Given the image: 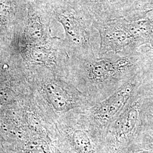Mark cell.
<instances>
[{"mask_svg": "<svg viewBox=\"0 0 153 153\" xmlns=\"http://www.w3.org/2000/svg\"><path fill=\"white\" fill-rule=\"evenodd\" d=\"M149 59L140 51L131 55L108 53L98 57L72 59L70 82L92 105L107 98L144 71Z\"/></svg>", "mask_w": 153, "mask_h": 153, "instance_id": "1", "label": "cell"}, {"mask_svg": "<svg viewBox=\"0 0 153 153\" xmlns=\"http://www.w3.org/2000/svg\"><path fill=\"white\" fill-rule=\"evenodd\" d=\"M85 109L70 112V125L53 141L61 153H107L103 136L91 123Z\"/></svg>", "mask_w": 153, "mask_h": 153, "instance_id": "2", "label": "cell"}, {"mask_svg": "<svg viewBox=\"0 0 153 153\" xmlns=\"http://www.w3.org/2000/svg\"><path fill=\"white\" fill-rule=\"evenodd\" d=\"M144 99L145 89L142 84L105 131L103 138L107 153H116L128 145L140 134Z\"/></svg>", "mask_w": 153, "mask_h": 153, "instance_id": "3", "label": "cell"}, {"mask_svg": "<svg viewBox=\"0 0 153 153\" xmlns=\"http://www.w3.org/2000/svg\"><path fill=\"white\" fill-rule=\"evenodd\" d=\"M145 70L133 77L107 98L85 109L88 119L103 136L142 85Z\"/></svg>", "mask_w": 153, "mask_h": 153, "instance_id": "4", "label": "cell"}, {"mask_svg": "<svg viewBox=\"0 0 153 153\" xmlns=\"http://www.w3.org/2000/svg\"><path fill=\"white\" fill-rule=\"evenodd\" d=\"M145 0H76L94 23L129 17L141 11Z\"/></svg>", "mask_w": 153, "mask_h": 153, "instance_id": "5", "label": "cell"}, {"mask_svg": "<svg viewBox=\"0 0 153 153\" xmlns=\"http://www.w3.org/2000/svg\"><path fill=\"white\" fill-rule=\"evenodd\" d=\"M44 94L53 111L68 114L91 105L87 98L70 81L52 79L43 85Z\"/></svg>", "mask_w": 153, "mask_h": 153, "instance_id": "6", "label": "cell"}, {"mask_svg": "<svg viewBox=\"0 0 153 153\" xmlns=\"http://www.w3.org/2000/svg\"><path fill=\"white\" fill-rule=\"evenodd\" d=\"M142 85L145 89V99L142 108L140 133L153 139V88L143 83Z\"/></svg>", "mask_w": 153, "mask_h": 153, "instance_id": "7", "label": "cell"}, {"mask_svg": "<svg viewBox=\"0 0 153 153\" xmlns=\"http://www.w3.org/2000/svg\"><path fill=\"white\" fill-rule=\"evenodd\" d=\"M25 153H61L53 141L47 136L33 137L26 142Z\"/></svg>", "mask_w": 153, "mask_h": 153, "instance_id": "8", "label": "cell"}, {"mask_svg": "<svg viewBox=\"0 0 153 153\" xmlns=\"http://www.w3.org/2000/svg\"><path fill=\"white\" fill-rule=\"evenodd\" d=\"M115 153H153V139L140 133L128 145Z\"/></svg>", "mask_w": 153, "mask_h": 153, "instance_id": "9", "label": "cell"}, {"mask_svg": "<svg viewBox=\"0 0 153 153\" xmlns=\"http://www.w3.org/2000/svg\"><path fill=\"white\" fill-rule=\"evenodd\" d=\"M150 59L149 58L148 65L145 70L143 83L149 87L153 88V66H151L150 65Z\"/></svg>", "mask_w": 153, "mask_h": 153, "instance_id": "10", "label": "cell"}, {"mask_svg": "<svg viewBox=\"0 0 153 153\" xmlns=\"http://www.w3.org/2000/svg\"><path fill=\"white\" fill-rule=\"evenodd\" d=\"M10 96L11 94L6 90H0V99L5 102H8L10 100Z\"/></svg>", "mask_w": 153, "mask_h": 153, "instance_id": "11", "label": "cell"}, {"mask_svg": "<svg viewBox=\"0 0 153 153\" xmlns=\"http://www.w3.org/2000/svg\"><path fill=\"white\" fill-rule=\"evenodd\" d=\"M146 47H148V48H149V50H148L149 51H151L153 52V42H152L151 43L148 44V45H146Z\"/></svg>", "mask_w": 153, "mask_h": 153, "instance_id": "12", "label": "cell"}, {"mask_svg": "<svg viewBox=\"0 0 153 153\" xmlns=\"http://www.w3.org/2000/svg\"><path fill=\"white\" fill-rule=\"evenodd\" d=\"M0 153H1V152H0Z\"/></svg>", "mask_w": 153, "mask_h": 153, "instance_id": "13", "label": "cell"}]
</instances>
